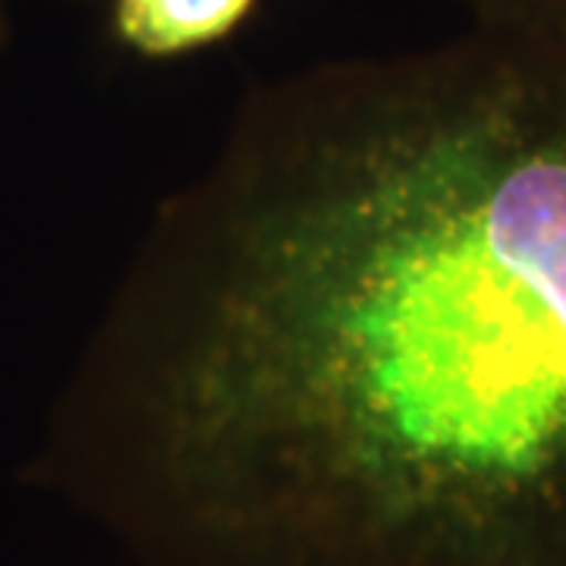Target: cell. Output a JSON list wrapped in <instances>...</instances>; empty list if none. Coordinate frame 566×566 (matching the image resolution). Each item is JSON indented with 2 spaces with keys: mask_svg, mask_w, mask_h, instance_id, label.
Segmentation results:
<instances>
[{
  "mask_svg": "<svg viewBox=\"0 0 566 566\" xmlns=\"http://www.w3.org/2000/svg\"><path fill=\"white\" fill-rule=\"evenodd\" d=\"M39 472L136 566H566V32L249 85Z\"/></svg>",
  "mask_w": 566,
  "mask_h": 566,
  "instance_id": "obj_1",
  "label": "cell"
},
{
  "mask_svg": "<svg viewBox=\"0 0 566 566\" xmlns=\"http://www.w3.org/2000/svg\"><path fill=\"white\" fill-rule=\"evenodd\" d=\"M264 0H111L107 32L129 57L180 63L243 32Z\"/></svg>",
  "mask_w": 566,
  "mask_h": 566,
  "instance_id": "obj_2",
  "label": "cell"
},
{
  "mask_svg": "<svg viewBox=\"0 0 566 566\" xmlns=\"http://www.w3.org/2000/svg\"><path fill=\"white\" fill-rule=\"evenodd\" d=\"M460 3L479 25L566 32V0H460Z\"/></svg>",
  "mask_w": 566,
  "mask_h": 566,
  "instance_id": "obj_3",
  "label": "cell"
}]
</instances>
